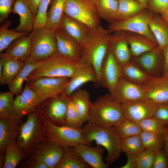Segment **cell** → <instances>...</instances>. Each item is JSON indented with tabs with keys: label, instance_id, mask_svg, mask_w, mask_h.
<instances>
[{
	"label": "cell",
	"instance_id": "cell-2",
	"mask_svg": "<svg viewBox=\"0 0 168 168\" xmlns=\"http://www.w3.org/2000/svg\"><path fill=\"white\" fill-rule=\"evenodd\" d=\"M82 129L86 144L95 141L106 150L105 161L108 166L119 158L122 152L121 138L113 127L100 126L88 122Z\"/></svg>",
	"mask_w": 168,
	"mask_h": 168
},
{
	"label": "cell",
	"instance_id": "cell-36",
	"mask_svg": "<svg viewBox=\"0 0 168 168\" xmlns=\"http://www.w3.org/2000/svg\"><path fill=\"white\" fill-rule=\"evenodd\" d=\"M118 1V7L116 20L124 19L133 16L147 8L136 0Z\"/></svg>",
	"mask_w": 168,
	"mask_h": 168
},
{
	"label": "cell",
	"instance_id": "cell-9",
	"mask_svg": "<svg viewBox=\"0 0 168 168\" xmlns=\"http://www.w3.org/2000/svg\"><path fill=\"white\" fill-rule=\"evenodd\" d=\"M64 13L91 29L100 25L93 0H66Z\"/></svg>",
	"mask_w": 168,
	"mask_h": 168
},
{
	"label": "cell",
	"instance_id": "cell-17",
	"mask_svg": "<svg viewBox=\"0 0 168 168\" xmlns=\"http://www.w3.org/2000/svg\"><path fill=\"white\" fill-rule=\"evenodd\" d=\"M152 76H158L162 72V50L157 46L140 55L133 57L132 60Z\"/></svg>",
	"mask_w": 168,
	"mask_h": 168
},
{
	"label": "cell",
	"instance_id": "cell-26",
	"mask_svg": "<svg viewBox=\"0 0 168 168\" xmlns=\"http://www.w3.org/2000/svg\"><path fill=\"white\" fill-rule=\"evenodd\" d=\"M124 32L133 57L138 56L157 46L156 41L144 35L129 32Z\"/></svg>",
	"mask_w": 168,
	"mask_h": 168
},
{
	"label": "cell",
	"instance_id": "cell-52",
	"mask_svg": "<svg viewBox=\"0 0 168 168\" xmlns=\"http://www.w3.org/2000/svg\"><path fill=\"white\" fill-rule=\"evenodd\" d=\"M163 67L162 74L168 72V44L162 49Z\"/></svg>",
	"mask_w": 168,
	"mask_h": 168
},
{
	"label": "cell",
	"instance_id": "cell-25",
	"mask_svg": "<svg viewBox=\"0 0 168 168\" xmlns=\"http://www.w3.org/2000/svg\"><path fill=\"white\" fill-rule=\"evenodd\" d=\"M12 12L20 16V24L14 30L28 33L33 30L35 18L25 0H16L14 2Z\"/></svg>",
	"mask_w": 168,
	"mask_h": 168
},
{
	"label": "cell",
	"instance_id": "cell-16",
	"mask_svg": "<svg viewBox=\"0 0 168 168\" xmlns=\"http://www.w3.org/2000/svg\"><path fill=\"white\" fill-rule=\"evenodd\" d=\"M121 77V67L108 49L101 68L100 85L110 92Z\"/></svg>",
	"mask_w": 168,
	"mask_h": 168
},
{
	"label": "cell",
	"instance_id": "cell-59",
	"mask_svg": "<svg viewBox=\"0 0 168 168\" xmlns=\"http://www.w3.org/2000/svg\"><path fill=\"white\" fill-rule=\"evenodd\" d=\"M162 75L168 78V72L162 74Z\"/></svg>",
	"mask_w": 168,
	"mask_h": 168
},
{
	"label": "cell",
	"instance_id": "cell-37",
	"mask_svg": "<svg viewBox=\"0 0 168 168\" xmlns=\"http://www.w3.org/2000/svg\"><path fill=\"white\" fill-rule=\"evenodd\" d=\"M63 147L64 154L56 168H90V166L75 152L73 147Z\"/></svg>",
	"mask_w": 168,
	"mask_h": 168
},
{
	"label": "cell",
	"instance_id": "cell-21",
	"mask_svg": "<svg viewBox=\"0 0 168 168\" xmlns=\"http://www.w3.org/2000/svg\"><path fill=\"white\" fill-rule=\"evenodd\" d=\"M64 152L63 147L49 140L38 148L33 157L42 161L49 168H56Z\"/></svg>",
	"mask_w": 168,
	"mask_h": 168
},
{
	"label": "cell",
	"instance_id": "cell-38",
	"mask_svg": "<svg viewBox=\"0 0 168 168\" xmlns=\"http://www.w3.org/2000/svg\"><path fill=\"white\" fill-rule=\"evenodd\" d=\"M2 167L15 168L25 156L16 140L10 143L7 147Z\"/></svg>",
	"mask_w": 168,
	"mask_h": 168
},
{
	"label": "cell",
	"instance_id": "cell-7",
	"mask_svg": "<svg viewBox=\"0 0 168 168\" xmlns=\"http://www.w3.org/2000/svg\"><path fill=\"white\" fill-rule=\"evenodd\" d=\"M153 14L148 8H146L133 16L115 20L109 24L108 29L111 32L123 31L137 33L156 41L149 27V21Z\"/></svg>",
	"mask_w": 168,
	"mask_h": 168
},
{
	"label": "cell",
	"instance_id": "cell-14",
	"mask_svg": "<svg viewBox=\"0 0 168 168\" xmlns=\"http://www.w3.org/2000/svg\"><path fill=\"white\" fill-rule=\"evenodd\" d=\"M158 105L147 99L123 104L121 107L124 117L137 123L153 116Z\"/></svg>",
	"mask_w": 168,
	"mask_h": 168
},
{
	"label": "cell",
	"instance_id": "cell-51",
	"mask_svg": "<svg viewBox=\"0 0 168 168\" xmlns=\"http://www.w3.org/2000/svg\"><path fill=\"white\" fill-rule=\"evenodd\" d=\"M127 160L126 163L121 168H137L136 156L126 154Z\"/></svg>",
	"mask_w": 168,
	"mask_h": 168
},
{
	"label": "cell",
	"instance_id": "cell-13",
	"mask_svg": "<svg viewBox=\"0 0 168 168\" xmlns=\"http://www.w3.org/2000/svg\"><path fill=\"white\" fill-rule=\"evenodd\" d=\"M89 82L99 85L96 71L90 63L79 61L63 93L70 96L82 85Z\"/></svg>",
	"mask_w": 168,
	"mask_h": 168
},
{
	"label": "cell",
	"instance_id": "cell-47",
	"mask_svg": "<svg viewBox=\"0 0 168 168\" xmlns=\"http://www.w3.org/2000/svg\"><path fill=\"white\" fill-rule=\"evenodd\" d=\"M148 8L153 13L161 14L168 8V0H147Z\"/></svg>",
	"mask_w": 168,
	"mask_h": 168
},
{
	"label": "cell",
	"instance_id": "cell-34",
	"mask_svg": "<svg viewBox=\"0 0 168 168\" xmlns=\"http://www.w3.org/2000/svg\"><path fill=\"white\" fill-rule=\"evenodd\" d=\"M14 95L10 91L0 93V118L18 121L20 118L14 107Z\"/></svg>",
	"mask_w": 168,
	"mask_h": 168
},
{
	"label": "cell",
	"instance_id": "cell-1",
	"mask_svg": "<svg viewBox=\"0 0 168 168\" xmlns=\"http://www.w3.org/2000/svg\"><path fill=\"white\" fill-rule=\"evenodd\" d=\"M111 32L101 25L91 29L85 41L80 45V61L90 63L94 68L100 85L101 67L108 51V41Z\"/></svg>",
	"mask_w": 168,
	"mask_h": 168
},
{
	"label": "cell",
	"instance_id": "cell-27",
	"mask_svg": "<svg viewBox=\"0 0 168 168\" xmlns=\"http://www.w3.org/2000/svg\"><path fill=\"white\" fill-rule=\"evenodd\" d=\"M17 121L0 118V153H5L7 146L17 137L20 127L17 124Z\"/></svg>",
	"mask_w": 168,
	"mask_h": 168
},
{
	"label": "cell",
	"instance_id": "cell-22",
	"mask_svg": "<svg viewBox=\"0 0 168 168\" xmlns=\"http://www.w3.org/2000/svg\"><path fill=\"white\" fill-rule=\"evenodd\" d=\"M74 150L90 166L93 168H107L108 165L103 159L104 148L101 146L91 147L89 145L81 143L74 147Z\"/></svg>",
	"mask_w": 168,
	"mask_h": 168
},
{
	"label": "cell",
	"instance_id": "cell-32",
	"mask_svg": "<svg viewBox=\"0 0 168 168\" xmlns=\"http://www.w3.org/2000/svg\"><path fill=\"white\" fill-rule=\"evenodd\" d=\"M121 67L122 77L138 84H144L152 77L132 60Z\"/></svg>",
	"mask_w": 168,
	"mask_h": 168
},
{
	"label": "cell",
	"instance_id": "cell-41",
	"mask_svg": "<svg viewBox=\"0 0 168 168\" xmlns=\"http://www.w3.org/2000/svg\"><path fill=\"white\" fill-rule=\"evenodd\" d=\"M113 127L121 139L139 135L142 132L137 123L125 118L118 125Z\"/></svg>",
	"mask_w": 168,
	"mask_h": 168
},
{
	"label": "cell",
	"instance_id": "cell-33",
	"mask_svg": "<svg viewBox=\"0 0 168 168\" xmlns=\"http://www.w3.org/2000/svg\"><path fill=\"white\" fill-rule=\"evenodd\" d=\"M97 12L100 19L109 24L116 19L118 7V0H93Z\"/></svg>",
	"mask_w": 168,
	"mask_h": 168
},
{
	"label": "cell",
	"instance_id": "cell-19",
	"mask_svg": "<svg viewBox=\"0 0 168 168\" xmlns=\"http://www.w3.org/2000/svg\"><path fill=\"white\" fill-rule=\"evenodd\" d=\"M113 32L109 38L108 49L121 67L131 60L132 55L124 31Z\"/></svg>",
	"mask_w": 168,
	"mask_h": 168
},
{
	"label": "cell",
	"instance_id": "cell-31",
	"mask_svg": "<svg viewBox=\"0 0 168 168\" xmlns=\"http://www.w3.org/2000/svg\"><path fill=\"white\" fill-rule=\"evenodd\" d=\"M76 110L84 122L87 121L92 102L89 92L80 88L76 90L70 96Z\"/></svg>",
	"mask_w": 168,
	"mask_h": 168
},
{
	"label": "cell",
	"instance_id": "cell-45",
	"mask_svg": "<svg viewBox=\"0 0 168 168\" xmlns=\"http://www.w3.org/2000/svg\"><path fill=\"white\" fill-rule=\"evenodd\" d=\"M52 0H42L35 18L34 29L46 25L47 9Z\"/></svg>",
	"mask_w": 168,
	"mask_h": 168
},
{
	"label": "cell",
	"instance_id": "cell-24",
	"mask_svg": "<svg viewBox=\"0 0 168 168\" xmlns=\"http://www.w3.org/2000/svg\"><path fill=\"white\" fill-rule=\"evenodd\" d=\"M60 27L73 38L80 45L87 39L91 30L82 22L64 13L60 21Z\"/></svg>",
	"mask_w": 168,
	"mask_h": 168
},
{
	"label": "cell",
	"instance_id": "cell-20",
	"mask_svg": "<svg viewBox=\"0 0 168 168\" xmlns=\"http://www.w3.org/2000/svg\"><path fill=\"white\" fill-rule=\"evenodd\" d=\"M41 101L26 82L22 92L14 100L15 109L20 118L35 111Z\"/></svg>",
	"mask_w": 168,
	"mask_h": 168
},
{
	"label": "cell",
	"instance_id": "cell-4",
	"mask_svg": "<svg viewBox=\"0 0 168 168\" xmlns=\"http://www.w3.org/2000/svg\"><path fill=\"white\" fill-rule=\"evenodd\" d=\"M79 61L57 53L50 57L46 63L34 70L25 81L29 82L43 77L70 78Z\"/></svg>",
	"mask_w": 168,
	"mask_h": 168
},
{
	"label": "cell",
	"instance_id": "cell-49",
	"mask_svg": "<svg viewBox=\"0 0 168 168\" xmlns=\"http://www.w3.org/2000/svg\"><path fill=\"white\" fill-rule=\"evenodd\" d=\"M153 117L168 126V105L166 104L158 105Z\"/></svg>",
	"mask_w": 168,
	"mask_h": 168
},
{
	"label": "cell",
	"instance_id": "cell-11",
	"mask_svg": "<svg viewBox=\"0 0 168 168\" xmlns=\"http://www.w3.org/2000/svg\"><path fill=\"white\" fill-rule=\"evenodd\" d=\"M70 78L68 77H43L26 82L42 102L63 93Z\"/></svg>",
	"mask_w": 168,
	"mask_h": 168
},
{
	"label": "cell",
	"instance_id": "cell-54",
	"mask_svg": "<svg viewBox=\"0 0 168 168\" xmlns=\"http://www.w3.org/2000/svg\"><path fill=\"white\" fill-rule=\"evenodd\" d=\"M163 150L168 157V126L166 127L162 134Z\"/></svg>",
	"mask_w": 168,
	"mask_h": 168
},
{
	"label": "cell",
	"instance_id": "cell-8",
	"mask_svg": "<svg viewBox=\"0 0 168 168\" xmlns=\"http://www.w3.org/2000/svg\"><path fill=\"white\" fill-rule=\"evenodd\" d=\"M43 123L49 140L63 147H74L80 144H86L82 128L58 125L49 119L44 120Z\"/></svg>",
	"mask_w": 168,
	"mask_h": 168
},
{
	"label": "cell",
	"instance_id": "cell-18",
	"mask_svg": "<svg viewBox=\"0 0 168 168\" xmlns=\"http://www.w3.org/2000/svg\"><path fill=\"white\" fill-rule=\"evenodd\" d=\"M55 34L58 53L79 61L82 57L81 49L79 44L60 27L55 30Z\"/></svg>",
	"mask_w": 168,
	"mask_h": 168
},
{
	"label": "cell",
	"instance_id": "cell-5",
	"mask_svg": "<svg viewBox=\"0 0 168 168\" xmlns=\"http://www.w3.org/2000/svg\"><path fill=\"white\" fill-rule=\"evenodd\" d=\"M28 36L31 42L29 57L32 59L43 60L58 53L55 30L45 25L33 29Z\"/></svg>",
	"mask_w": 168,
	"mask_h": 168
},
{
	"label": "cell",
	"instance_id": "cell-30",
	"mask_svg": "<svg viewBox=\"0 0 168 168\" xmlns=\"http://www.w3.org/2000/svg\"><path fill=\"white\" fill-rule=\"evenodd\" d=\"M3 79L8 85L15 78L24 64V62L13 58L5 53L0 54Z\"/></svg>",
	"mask_w": 168,
	"mask_h": 168
},
{
	"label": "cell",
	"instance_id": "cell-40",
	"mask_svg": "<svg viewBox=\"0 0 168 168\" xmlns=\"http://www.w3.org/2000/svg\"><path fill=\"white\" fill-rule=\"evenodd\" d=\"M12 24L8 20L0 27V53L6 49L10 44L18 38L28 33L20 32L14 30H9L8 27Z\"/></svg>",
	"mask_w": 168,
	"mask_h": 168
},
{
	"label": "cell",
	"instance_id": "cell-56",
	"mask_svg": "<svg viewBox=\"0 0 168 168\" xmlns=\"http://www.w3.org/2000/svg\"><path fill=\"white\" fill-rule=\"evenodd\" d=\"M160 15L162 18L168 25V8Z\"/></svg>",
	"mask_w": 168,
	"mask_h": 168
},
{
	"label": "cell",
	"instance_id": "cell-43",
	"mask_svg": "<svg viewBox=\"0 0 168 168\" xmlns=\"http://www.w3.org/2000/svg\"><path fill=\"white\" fill-rule=\"evenodd\" d=\"M142 131L162 134L166 126L153 116L148 118L137 123Z\"/></svg>",
	"mask_w": 168,
	"mask_h": 168
},
{
	"label": "cell",
	"instance_id": "cell-29",
	"mask_svg": "<svg viewBox=\"0 0 168 168\" xmlns=\"http://www.w3.org/2000/svg\"><path fill=\"white\" fill-rule=\"evenodd\" d=\"M149 27L157 47L162 50L168 44V25L160 14L153 13L149 21Z\"/></svg>",
	"mask_w": 168,
	"mask_h": 168
},
{
	"label": "cell",
	"instance_id": "cell-28",
	"mask_svg": "<svg viewBox=\"0 0 168 168\" xmlns=\"http://www.w3.org/2000/svg\"><path fill=\"white\" fill-rule=\"evenodd\" d=\"M27 34L15 40L6 49L5 53L13 58L25 62L30 57L31 50V41Z\"/></svg>",
	"mask_w": 168,
	"mask_h": 168
},
{
	"label": "cell",
	"instance_id": "cell-3",
	"mask_svg": "<svg viewBox=\"0 0 168 168\" xmlns=\"http://www.w3.org/2000/svg\"><path fill=\"white\" fill-rule=\"evenodd\" d=\"M121 104L106 94L98 97L92 102L87 122L104 127H114L124 119Z\"/></svg>",
	"mask_w": 168,
	"mask_h": 168
},
{
	"label": "cell",
	"instance_id": "cell-15",
	"mask_svg": "<svg viewBox=\"0 0 168 168\" xmlns=\"http://www.w3.org/2000/svg\"><path fill=\"white\" fill-rule=\"evenodd\" d=\"M148 99L157 104L168 101V78L163 75L152 76L142 85Z\"/></svg>",
	"mask_w": 168,
	"mask_h": 168
},
{
	"label": "cell",
	"instance_id": "cell-55",
	"mask_svg": "<svg viewBox=\"0 0 168 168\" xmlns=\"http://www.w3.org/2000/svg\"><path fill=\"white\" fill-rule=\"evenodd\" d=\"M34 160L31 166L33 168H49L40 159L34 158Z\"/></svg>",
	"mask_w": 168,
	"mask_h": 168
},
{
	"label": "cell",
	"instance_id": "cell-46",
	"mask_svg": "<svg viewBox=\"0 0 168 168\" xmlns=\"http://www.w3.org/2000/svg\"><path fill=\"white\" fill-rule=\"evenodd\" d=\"M155 152L145 149L136 156L137 168H152Z\"/></svg>",
	"mask_w": 168,
	"mask_h": 168
},
{
	"label": "cell",
	"instance_id": "cell-39",
	"mask_svg": "<svg viewBox=\"0 0 168 168\" xmlns=\"http://www.w3.org/2000/svg\"><path fill=\"white\" fill-rule=\"evenodd\" d=\"M121 151L136 156L145 149L140 135L121 139Z\"/></svg>",
	"mask_w": 168,
	"mask_h": 168
},
{
	"label": "cell",
	"instance_id": "cell-44",
	"mask_svg": "<svg viewBox=\"0 0 168 168\" xmlns=\"http://www.w3.org/2000/svg\"><path fill=\"white\" fill-rule=\"evenodd\" d=\"M84 122L70 97L66 116L65 125L75 128H82Z\"/></svg>",
	"mask_w": 168,
	"mask_h": 168
},
{
	"label": "cell",
	"instance_id": "cell-57",
	"mask_svg": "<svg viewBox=\"0 0 168 168\" xmlns=\"http://www.w3.org/2000/svg\"><path fill=\"white\" fill-rule=\"evenodd\" d=\"M5 84L2 74V63L0 62V84L1 85H3Z\"/></svg>",
	"mask_w": 168,
	"mask_h": 168
},
{
	"label": "cell",
	"instance_id": "cell-23",
	"mask_svg": "<svg viewBox=\"0 0 168 168\" xmlns=\"http://www.w3.org/2000/svg\"><path fill=\"white\" fill-rule=\"evenodd\" d=\"M50 57L41 60H35L29 57L13 80L8 85L9 91L17 95L23 91L24 82L35 69L45 64L49 60Z\"/></svg>",
	"mask_w": 168,
	"mask_h": 168
},
{
	"label": "cell",
	"instance_id": "cell-6",
	"mask_svg": "<svg viewBox=\"0 0 168 168\" xmlns=\"http://www.w3.org/2000/svg\"><path fill=\"white\" fill-rule=\"evenodd\" d=\"M42 123L35 110L27 115L26 121L20 127L16 142L21 149L30 152L40 142L45 132Z\"/></svg>",
	"mask_w": 168,
	"mask_h": 168
},
{
	"label": "cell",
	"instance_id": "cell-53",
	"mask_svg": "<svg viewBox=\"0 0 168 168\" xmlns=\"http://www.w3.org/2000/svg\"><path fill=\"white\" fill-rule=\"evenodd\" d=\"M35 18L38 6L42 0H25Z\"/></svg>",
	"mask_w": 168,
	"mask_h": 168
},
{
	"label": "cell",
	"instance_id": "cell-35",
	"mask_svg": "<svg viewBox=\"0 0 168 168\" xmlns=\"http://www.w3.org/2000/svg\"><path fill=\"white\" fill-rule=\"evenodd\" d=\"M66 0H52L47 12L46 26L55 30L60 27V21L64 13Z\"/></svg>",
	"mask_w": 168,
	"mask_h": 168
},
{
	"label": "cell",
	"instance_id": "cell-50",
	"mask_svg": "<svg viewBox=\"0 0 168 168\" xmlns=\"http://www.w3.org/2000/svg\"><path fill=\"white\" fill-rule=\"evenodd\" d=\"M14 0H0V22L6 20L12 12Z\"/></svg>",
	"mask_w": 168,
	"mask_h": 168
},
{
	"label": "cell",
	"instance_id": "cell-12",
	"mask_svg": "<svg viewBox=\"0 0 168 168\" xmlns=\"http://www.w3.org/2000/svg\"><path fill=\"white\" fill-rule=\"evenodd\" d=\"M110 93L112 98L120 104L147 99L142 85L132 82L122 77Z\"/></svg>",
	"mask_w": 168,
	"mask_h": 168
},
{
	"label": "cell",
	"instance_id": "cell-58",
	"mask_svg": "<svg viewBox=\"0 0 168 168\" xmlns=\"http://www.w3.org/2000/svg\"><path fill=\"white\" fill-rule=\"evenodd\" d=\"M143 5L146 8H148L147 0H136Z\"/></svg>",
	"mask_w": 168,
	"mask_h": 168
},
{
	"label": "cell",
	"instance_id": "cell-48",
	"mask_svg": "<svg viewBox=\"0 0 168 168\" xmlns=\"http://www.w3.org/2000/svg\"><path fill=\"white\" fill-rule=\"evenodd\" d=\"M168 168V157L163 149L155 152L152 168Z\"/></svg>",
	"mask_w": 168,
	"mask_h": 168
},
{
	"label": "cell",
	"instance_id": "cell-10",
	"mask_svg": "<svg viewBox=\"0 0 168 168\" xmlns=\"http://www.w3.org/2000/svg\"><path fill=\"white\" fill-rule=\"evenodd\" d=\"M70 96L63 93L47 99L40 103L38 112L55 124H66V118Z\"/></svg>",
	"mask_w": 168,
	"mask_h": 168
},
{
	"label": "cell",
	"instance_id": "cell-60",
	"mask_svg": "<svg viewBox=\"0 0 168 168\" xmlns=\"http://www.w3.org/2000/svg\"><path fill=\"white\" fill-rule=\"evenodd\" d=\"M166 104H167L168 105V101Z\"/></svg>",
	"mask_w": 168,
	"mask_h": 168
},
{
	"label": "cell",
	"instance_id": "cell-42",
	"mask_svg": "<svg viewBox=\"0 0 168 168\" xmlns=\"http://www.w3.org/2000/svg\"><path fill=\"white\" fill-rule=\"evenodd\" d=\"M140 135L145 149L156 152L162 149L163 140L162 134L142 131Z\"/></svg>",
	"mask_w": 168,
	"mask_h": 168
}]
</instances>
